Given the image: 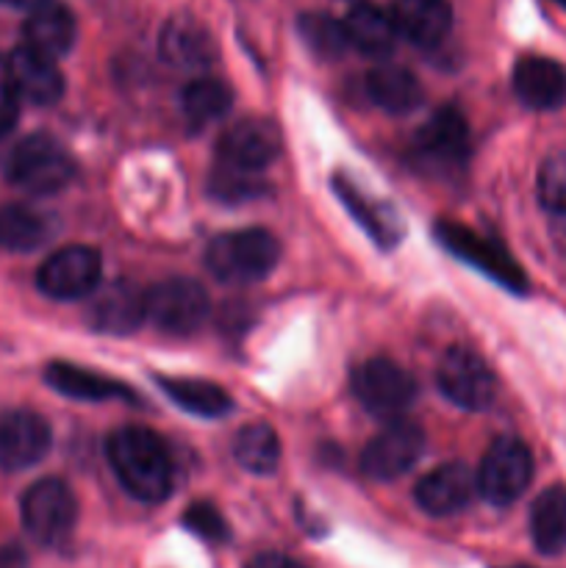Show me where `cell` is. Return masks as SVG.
<instances>
[{
    "instance_id": "33",
    "label": "cell",
    "mask_w": 566,
    "mask_h": 568,
    "mask_svg": "<svg viewBox=\"0 0 566 568\" xmlns=\"http://www.w3.org/2000/svg\"><path fill=\"white\" fill-rule=\"evenodd\" d=\"M538 197L553 214H566V153H553L538 170Z\"/></svg>"
},
{
    "instance_id": "23",
    "label": "cell",
    "mask_w": 566,
    "mask_h": 568,
    "mask_svg": "<svg viewBox=\"0 0 566 568\" xmlns=\"http://www.w3.org/2000/svg\"><path fill=\"white\" fill-rule=\"evenodd\" d=\"M331 183H333V192H336L338 200L347 205L350 214L361 222V227L370 233L372 242H377L386 250L400 242V236H403V222H400L397 211L388 209V205L381 203V200L366 197V194L350 181V178L336 175Z\"/></svg>"
},
{
    "instance_id": "21",
    "label": "cell",
    "mask_w": 566,
    "mask_h": 568,
    "mask_svg": "<svg viewBox=\"0 0 566 568\" xmlns=\"http://www.w3.org/2000/svg\"><path fill=\"white\" fill-rule=\"evenodd\" d=\"M392 17L400 37L416 48H436L453 28V9L447 0H397Z\"/></svg>"
},
{
    "instance_id": "40",
    "label": "cell",
    "mask_w": 566,
    "mask_h": 568,
    "mask_svg": "<svg viewBox=\"0 0 566 568\" xmlns=\"http://www.w3.org/2000/svg\"><path fill=\"white\" fill-rule=\"evenodd\" d=\"M516 568H527V566H516Z\"/></svg>"
},
{
    "instance_id": "28",
    "label": "cell",
    "mask_w": 566,
    "mask_h": 568,
    "mask_svg": "<svg viewBox=\"0 0 566 568\" xmlns=\"http://www.w3.org/2000/svg\"><path fill=\"white\" fill-rule=\"evenodd\" d=\"M53 233L48 214L28 205H0V247L9 253H31L42 247Z\"/></svg>"
},
{
    "instance_id": "2",
    "label": "cell",
    "mask_w": 566,
    "mask_h": 568,
    "mask_svg": "<svg viewBox=\"0 0 566 568\" xmlns=\"http://www.w3.org/2000/svg\"><path fill=\"white\" fill-rule=\"evenodd\" d=\"M281 261V244L264 227L220 233L205 250V266L211 275L231 286L264 281Z\"/></svg>"
},
{
    "instance_id": "11",
    "label": "cell",
    "mask_w": 566,
    "mask_h": 568,
    "mask_svg": "<svg viewBox=\"0 0 566 568\" xmlns=\"http://www.w3.org/2000/svg\"><path fill=\"white\" fill-rule=\"evenodd\" d=\"M353 392L370 414L397 416L414 403L416 383L394 361L372 358L353 372Z\"/></svg>"
},
{
    "instance_id": "34",
    "label": "cell",
    "mask_w": 566,
    "mask_h": 568,
    "mask_svg": "<svg viewBox=\"0 0 566 568\" xmlns=\"http://www.w3.org/2000/svg\"><path fill=\"white\" fill-rule=\"evenodd\" d=\"M183 525L192 532H198L200 538H205V541H225L228 538L225 519H222V514L211 503L189 505L186 514H183Z\"/></svg>"
},
{
    "instance_id": "15",
    "label": "cell",
    "mask_w": 566,
    "mask_h": 568,
    "mask_svg": "<svg viewBox=\"0 0 566 568\" xmlns=\"http://www.w3.org/2000/svg\"><path fill=\"white\" fill-rule=\"evenodd\" d=\"M6 78L17 98L33 105H53L64 94V75L50 55L17 48L6 61Z\"/></svg>"
},
{
    "instance_id": "39",
    "label": "cell",
    "mask_w": 566,
    "mask_h": 568,
    "mask_svg": "<svg viewBox=\"0 0 566 568\" xmlns=\"http://www.w3.org/2000/svg\"><path fill=\"white\" fill-rule=\"evenodd\" d=\"M555 3H558V6H564V9H566V0H555Z\"/></svg>"
},
{
    "instance_id": "37",
    "label": "cell",
    "mask_w": 566,
    "mask_h": 568,
    "mask_svg": "<svg viewBox=\"0 0 566 568\" xmlns=\"http://www.w3.org/2000/svg\"><path fill=\"white\" fill-rule=\"evenodd\" d=\"M0 568H28V555L14 544L0 547Z\"/></svg>"
},
{
    "instance_id": "5",
    "label": "cell",
    "mask_w": 566,
    "mask_h": 568,
    "mask_svg": "<svg viewBox=\"0 0 566 568\" xmlns=\"http://www.w3.org/2000/svg\"><path fill=\"white\" fill-rule=\"evenodd\" d=\"M433 233H436V242H442V247L447 250V253H453L455 258H461L464 264H472L477 272L492 277L497 286L516 294L527 292V275L497 242H492V239L481 236V233L469 231L466 225H458V222L449 220L436 222Z\"/></svg>"
},
{
    "instance_id": "6",
    "label": "cell",
    "mask_w": 566,
    "mask_h": 568,
    "mask_svg": "<svg viewBox=\"0 0 566 568\" xmlns=\"http://www.w3.org/2000/svg\"><path fill=\"white\" fill-rule=\"evenodd\" d=\"M469 125L455 109H442L420 128L414 139V164L431 175H458L469 159Z\"/></svg>"
},
{
    "instance_id": "22",
    "label": "cell",
    "mask_w": 566,
    "mask_h": 568,
    "mask_svg": "<svg viewBox=\"0 0 566 568\" xmlns=\"http://www.w3.org/2000/svg\"><path fill=\"white\" fill-rule=\"evenodd\" d=\"M22 37H26V48L59 59V55L70 53V48L75 44V17L67 6L44 0L37 9H31L26 26H22Z\"/></svg>"
},
{
    "instance_id": "9",
    "label": "cell",
    "mask_w": 566,
    "mask_h": 568,
    "mask_svg": "<svg viewBox=\"0 0 566 568\" xmlns=\"http://www.w3.org/2000/svg\"><path fill=\"white\" fill-rule=\"evenodd\" d=\"M436 383L444 397L464 410H486L497 397V381L488 364L466 347H453L442 355Z\"/></svg>"
},
{
    "instance_id": "31",
    "label": "cell",
    "mask_w": 566,
    "mask_h": 568,
    "mask_svg": "<svg viewBox=\"0 0 566 568\" xmlns=\"http://www.w3.org/2000/svg\"><path fill=\"white\" fill-rule=\"evenodd\" d=\"M300 37H303L305 48L322 61H333L350 48L347 42V31H344V22L333 20L331 14H303L297 20Z\"/></svg>"
},
{
    "instance_id": "8",
    "label": "cell",
    "mask_w": 566,
    "mask_h": 568,
    "mask_svg": "<svg viewBox=\"0 0 566 568\" xmlns=\"http://www.w3.org/2000/svg\"><path fill=\"white\" fill-rule=\"evenodd\" d=\"M209 311V292L189 277L161 281L144 294V316L159 331L172 333V336H189V333L200 331Z\"/></svg>"
},
{
    "instance_id": "12",
    "label": "cell",
    "mask_w": 566,
    "mask_h": 568,
    "mask_svg": "<svg viewBox=\"0 0 566 568\" xmlns=\"http://www.w3.org/2000/svg\"><path fill=\"white\" fill-rule=\"evenodd\" d=\"M422 449H425L422 427L400 419L366 444L364 455H361V469L372 480H394V477H403L420 460Z\"/></svg>"
},
{
    "instance_id": "20",
    "label": "cell",
    "mask_w": 566,
    "mask_h": 568,
    "mask_svg": "<svg viewBox=\"0 0 566 568\" xmlns=\"http://www.w3.org/2000/svg\"><path fill=\"white\" fill-rule=\"evenodd\" d=\"M514 92L527 109H558L566 103V70L553 59L525 55L514 67Z\"/></svg>"
},
{
    "instance_id": "13",
    "label": "cell",
    "mask_w": 566,
    "mask_h": 568,
    "mask_svg": "<svg viewBox=\"0 0 566 568\" xmlns=\"http://www.w3.org/2000/svg\"><path fill=\"white\" fill-rule=\"evenodd\" d=\"M50 425L33 410H0V469L22 471L48 455Z\"/></svg>"
},
{
    "instance_id": "4",
    "label": "cell",
    "mask_w": 566,
    "mask_h": 568,
    "mask_svg": "<svg viewBox=\"0 0 566 568\" xmlns=\"http://www.w3.org/2000/svg\"><path fill=\"white\" fill-rule=\"evenodd\" d=\"M22 527L42 547H61L78 521V499L64 480H39L22 494Z\"/></svg>"
},
{
    "instance_id": "24",
    "label": "cell",
    "mask_w": 566,
    "mask_h": 568,
    "mask_svg": "<svg viewBox=\"0 0 566 568\" xmlns=\"http://www.w3.org/2000/svg\"><path fill=\"white\" fill-rule=\"evenodd\" d=\"M344 31H347L350 48L361 50L364 55H388L397 44V26L388 11L377 9V6L358 3L347 11L344 17Z\"/></svg>"
},
{
    "instance_id": "1",
    "label": "cell",
    "mask_w": 566,
    "mask_h": 568,
    "mask_svg": "<svg viewBox=\"0 0 566 568\" xmlns=\"http://www.w3.org/2000/svg\"><path fill=\"white\" fill-rule=\"evenodd\" d=\"M109 464L122 488L148 505L164 503L172 494V458L166 444L148 427H120L111 433Z\"/></svg>"
},
{
    "instance_id": "36",
    "label": "cell",
    "mask_w": 566,
    "mask_h": 568,
    "mask_svg": "<svg viewBox=\"0 0 566 568\" xmlns=\"http://www.w3.org/2000/svg\"><path fill=\"white\" fill-rule=\"evenodd\" d=\"M244 568H305V566L297 564V560L286 558V555L261 552V555H255V558H250Z\"/></svg>"
},
{
    "instance_id": "10",
    "label": "cell",
    "mask_w": 566,
    "mask_h": 568,
    "mask_svg": "<svg viewBox=\"0 0 566 568\" xmlns=\"http://www.w3.org/2000/svg\"><path fill=\"white\" fill-rule=\"evenodd\" d=\"M100 253L83 244H70L50 255L37 272V286L50 300H81L100 286Z\"/></svg>"
},
{
    "instance_id": "32",
    "label": "cell",
    "mask_w": 566,
    "mask_h": 568,
    "mask_svg": "<svg viewBox=\"0 0 566 568\" xmlns=\"http://www.w3.org/2000/svg\"><path fill=\"white\" fill-rule=\"evenodd\" d=\"M209 192L222 203H247V200L261 197L266 192V183L259 170H244V166H233L220 161L209 178Z\"/></svg>"
},
{
    "instance_id": "7",
    "label": "cell",
    "mask_w": 566,
    "mask_h": 568,
    "mask_svg": "<svg viewBox=\"0 0 566 568\" xmlns=\"http://www.w3.org/2000/svg\"><path fill=\"white\" fill-rule=\"evenodd\" d=\"M477 491L494 508L516 503L533 480V455L519 438L503 436L486 449L477 469Z\"/></svg>"
},
{
    "instance_id": "29",
    "label": "cell",
    "mask_w": 566,
    "mask_h": 568,
    "mask_svg": "<svg viewBox=\"0 0 566 568\" xmlns=\"http://www.w3.org/2000/svg\"><path fill=\"white\" fill-rule=\"evenodd\" d=\"M233 458L253 475H270L281 460V442L270 425L253 422V425L242 427L233 438Z\"/></svg>"
},
{
    "instance_id": "16",
    "label": "cell",
    "mask_w": 566,
    "mask_h": 568,
    "mask_svg": "<svg viewBox=\"0 0 566 568\" xmlns=\"http://www.w3.org/2000/svg\"><path fill=\"white\" fill-rule=\"evenodd\" d=\"M161 59L178 70H209L216 61V42L198 17L178 14L166 20L159 39Z\"/></svg>"
},
{
    "instance_id": "27",
    "label": "cell",
    "mask_w": 566,
    "mask_h": 568,
    "mask_svg": "<svg viewBox=\"0 0 566 568\" xmlns=\"http://www.w3.org/2000/svg\"><path fill=\"white\" fill-rule=\"evenodd\" d=\"M530 536L542 555L566 549V486H549L530 508Z\"/></svg>"
},
{
    "instance_id": "26",
    "label": "cell",
    "mask_w": 566,
    "mask_h": 568,
    "mask_svg": "<svg viewBox=\"0 0 566 568\" xmlns=\"http://www.w3.org/2000/svg\"><path fill=\"white\" fill-rule=\"evenodd\" d=\"M161 392L172 399L181 410L203 419H220L233 408V399L225 388L209 381H192V377H155Z\"/></svg>"
},
{
    "instance_id": "14",
    "label": "cell",
    "mask_w": 566,
    "mask_h": 568,
    "mask_svg": "<svg viewBox=\"0 0 566 568\" xmlns=\"http://www.w3.org/2000/svg\"><path fill=\"white\" fill-rule=\"evenodd\" d=\"M283 136L277 125L264 116H247L239 120L236 125L228 128L222 133L220 144V161L233 166H244V170H264L266 164L281 155Z\"/></svg>"
},
{
    "instance_id": "19",
    "label": "cell",
    "mask_w": 566,
    "mask_h": 568,
    "mask_svg": "<svg viewBox=\"0 0 566 568\" xmlns=\"http://www.w3.org/2000/svg\"><path fill=\"white\" fill-rule=\"evenodd\" d=\"M44 383L61 397L83 399V403H109V399H120V403H137V392L125 386L122 381L109 375H98L83 366L67 364V361H53L44 369Z\"/></svg>"
},
{
    "instance_id": "3",
    "label": "cell",
    "mask_w": 566,
    "mask_h": 568,
    "mask_svg": "<svg viewBox=\"0 0 566 568\" xmlns=\"http://www.w3.org/2000/svg\"><path fill=\"white\" fill-rule=\"evenodd\" d=\"M6 178L22 192L48 197L70 186L75 178V161L53 136L31 133L6 159Z\"/></svg>"
},
{
    "instance_id": "30",
    "label": "cell",
    "mask_w": 566,
    "mask_h": 568,
    "mask_svg": "<svg viewBox=\"0 0 566 568\" xmlns=\"http://www.w3.org/2000/svg\"><path fill=\"white\" fill-rule=\"evenodd\" d=\"M233 105V92L222 81L214 78H200L183 89V114L194 125H209V122L220 120L228 114Z\"/></svg>"
},
{
    "instance_id": "25",
    "label": "cell",
    "mask_w": 566,
    "mask_h": 568,
    "mask_svg": "<svg viewBox=\"0 0 566 568\" xmlns=\"http://www.w3.org/2000/svg\"><path fill=\"white\" fill-rule=\"evenodd\" d=\"M366 94L388 114H408L422 103V83L405 67L383 64L366 72Z\"/></svg>"
},
{
    "instance_id": "18",
    "label": "cell",
    "mask_w": 566,
    "mask_h": 568,
    "mask_svg": "<svg viewBox=\"0 0 566 568\" xmlns=\"http://www.w3.org/2000/svg\"><path fill=\"white\" fill-rule=\"evenodd\" d=\"M475 491L477 480L472 477L469 466L444 464L416 483L414 499L425 514L453 516L472 503Z\"/></svg>"
},
{
    "instance_id": "38",
    "label": "cell",
    "mask_w": 566,
    "mask_h": 568,
    "mask_svg": "<svg viewBox=\"0 0 566 568\" xmlns=\"http://www.w3.org/2000/svg\"><path fill=\"white\" fill-rule=\"evenodd\" d=\"M0 3L14 6V9H37V6L44 3V0H0Z\"/></svg>"
},
{
    "instance_id": "35",
    "label": "cell",
    "mask_w": 566,
    "mask_h": 568,
    "mask_svg": "<svg viewBox=\"0 0 566 568\" xmlns=\"http://www.w3.org/2000/svg\"><path fill=\"white\" fill-rule=\"evenodd\" d=\"M20 120V98L9 83H0V139L9 136Z\"/></svg>"
},
{
    "instance_id": "17",
    "label": "cell",
    "mask_w": 566,
    "mask_h": 568,
    "mask_svg": "<svg viewBox=\"0 0 566 568\" xmlns=\"http://www.w3.org/2000/svg\"><path fill=\"white\" fill-rule=\"evenodd\" d=\"M144 320H148L144 316V294L125 281H114L100 288L87 311L89 327L94 333H105V336H128Z\"/></svg>"
}]
</instances>
